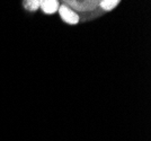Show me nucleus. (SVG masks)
<instances>
[{
	"instance_id": "1",
	"label": "nucleus",
	"mask_w": 151,
	"mask_h": 141,
	"mask_svg": "<svg viewBox=\"0 0 151 141\" xmlns=\"http://www.w3.org/2000/svg\"><path fill=\"white\" fill-rule=\"evenodd\" d=\"M62 4L73 10L80 22L95 19L103 14H106L101 9L99 1H63Z\"/></svg>"
},
{
	"instance_id": "2",
	"label": "nucleus",
	"mask_w": 151,
	"mask_h": 141,
	"mask_svg": "<svg viewBox=\"0 0 151 141\" xmlns=\"http://www.w3.org/2000/svg\"><path fill=\"white\" fill-rule=\"evenodd\" d=\"M58 12L60 14V17L62 18V20L64 23H67V24L76 25V24H78V23L80 22L78 15H77L73 10H71L69 7H67L65 5H63V4L60 5Z\"/></svg>"
},
{
	"instance_id": "3",
	"label": "nucleus",
	"mask_w": 151,
	"mask_h": 141,
	"mask_svg": "<svg viewBox=\"0 0 151 141\" xmlns=\"http://www.w3.org/2000/svg\"><path fill=\"white\" fill-rule=\"evenodd\" d=\"M60 2L54 1V0H45V1H40V8H42L43 13L45 14H54L59 10Z\"/></svg>"
},
{
	"instance_id": "4",
	"label": "nucleus",
	"mask_w": 151,
	"mask_h": 141,
	"mask_svg": "<svg viewBox=\"0 0 151 141\" xmlns=\"http://www.w3.org/2000/svg\"><path fill=\"white\" fill-rule=\"evenodd\" d=\"M119 4H120V1H117V0H109V1L108 0H101V1H99V7L104 13H108L112 9H114L115 7H117Z\"/></svg>"
},
{
	"instance_id": "5",
	"label": "nucleus",
	"mask_w": 151,
	"mask_h": 141,
	"mask_svg": "<svg viewBox=\"0 0 151 141\" xmlns=\"http://www.w3.org/2000/svg\"><path fill=\"white\" fill-rule=\"evenodd\" d=\"M23 6L26 10L28 12H36L38 8H40V1H36V0H28V1H24L23 2Z\"/></svg>"
}]
</instances>
